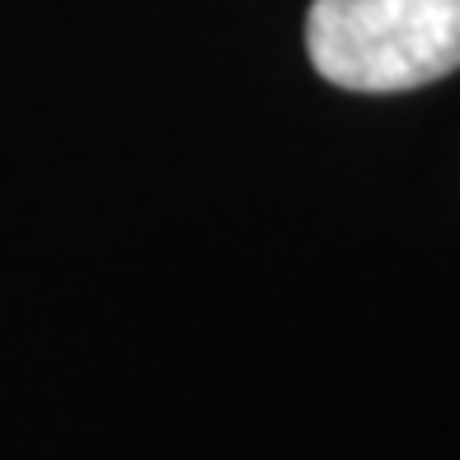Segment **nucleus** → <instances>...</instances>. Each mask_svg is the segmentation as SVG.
Wrapping results in <instances>:
<instances>
[{
	"mask_svg": "<svg viewBox=\"0 0 460 460\" xmlns=\"http://www.w3.org/2000/svg\"><path fill=\"white\" fill-rule=\"evenodd\" d=\"M305 48L339 90H418L460 66V0H315Z\"/></svg>",
	"mask_w": 460,
	"mask_h": 460,
	"instance_id": "f257e3e1",
	"label": "nucleus"
}]
</instances>
